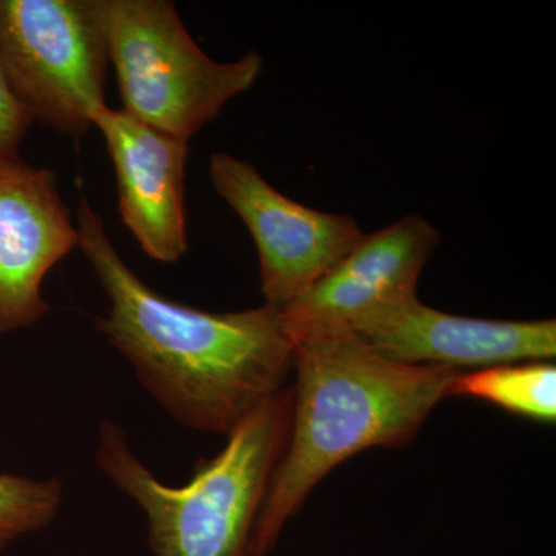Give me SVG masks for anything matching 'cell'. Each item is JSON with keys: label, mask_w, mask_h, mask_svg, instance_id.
<instances>
[{"label": "cell", "mask_w": 556, "mask_h": 556, "mask_svg": "<svg viewBox=\"0 0 556 556\" xmlns=\"http://www.w3.org/2000/svg\"><path fill=\"white\" fill-rule=\"evenodd\" d=\"M78 249L109 299L94 327L126 358L150 396L179 426L228 434L285 390L294 343L280 311L263 305L207 313L148 287L121 258L104 223L80 199Z\"/></svg>", "instance_id": "obj_1"}, {"label": "cell", "mask_w": 556, "mask_h": 556, "mask_svg": "<svg viewBox=\"0 0 556 556\" xmlns=\"http://www.w3.org/2000/svg\"><path fill=\"white\" fill-rule=\"evenodd\" d=\"M295 386L287 448L270 481L251 556H266L314 486L351 456L415 441L463 371L408 365L378 353L350 328L292 338Z\"/></svg>", "instance_id": "obj_2"}, {"label": "cell", "mask_w": 556, "mask_h": 556, "mask_svg": "<svg viewBox=\"0 0 556 556\" xmlns=\"http://www.w3.org/2000/svg\"><path fill=\"white\" fill-rule=\"evenodd\" d=\"M292 388L255 408L188 484L161 482L135 455L126 431L105 420L94 459L148 518L155 556H251L252 536L291 428Z\"/></svg>", "instance_id": "obj_3"}, {"label": "cell", "mask_w": 556, "mask_h": 556, "mask_svg": "<svg viewBox=\"0 0 556 556\" xmlns=\"http://www.w3.org/2000/svg\"><path fill=\"white\" fill-rule=\"evenodd\" d=\"M101 10L124 112L172 137L190 141L262 75L254 51L207 56L169 0H101Z\"/></svg>", "instance_id": "obj_4"}, {"label": "cell", "mask_w": 556, "mask_h": 556, "mask_svg": "<svg viewBox=\"0 0 556 556\" xmlns=\"http://www.w3.org/2000/svg\"><path fill=\"white\" fill-rule=\"evenodd\" d=\"M0 62L31 123L83 137L108 108L101 0H0Z\"/></svg>", "instance_id": "obj_5"}, {"label": "cell", "mask_w": 556, "mask_h": 556, "mask_svg": "<svg viewBox=\"0 0 556 556\" xmlns=\"http://www.w3.org/2000/svg\"><path fill=\"white\" fill-rule=\"evenodd\" d=\"M208 175L215 192L255 241L265 305L283 311L350 254L365 237L351 215L328 214L278 192L252 164L214 153Z\"/></svg>", "instance_id": "obj_6"}, {"label": "cell", "mask_w": 556, "mask_h": 556, "mask_svg": "<svg viewBox=\"0 0 556 556\" xmlns=\"http://www.w3.org/2000/svg\"><path fill=\"white\" fill-rule=\"evenodd\" d=\"M78 243L54 172L0 163V334L35 327L50 313L43 281Z\"/></svg>", "instance_id": "obj_7"}, {"label": "cell", "mask_w": 556, "mask_h": 556, "mask_svg": "<svg viewBox=\"0 0 556 556\" xmlns=\"http://www.w3.org/2000/svg\"><path fill=\"white\" fill-rule=\"evenodd\" d=\"M439 240V230L419 215L365 233L334 268L280 311L289 338L306 329H354L415 298L417 280Z\"/></svg>", "instance_id": "obj_8"}, {"label": "cell", "mask_w": 556, "mask_h": 556, "mask_svg": "<svg viewBox=\"0 0 556 556\" xmlns=\"http://www.w3.org/2000/svg\"><path fill=\"white\" fill-rule=\"evenodd\" d=\"M116 175L118 211L148 257L177 263L188 252L186 161L189 141L104 108L94 116Z\"/></svg>", "instance_id": "obj_9"}, {"label": "cell", "mask_w": 556, "mask_h": 556, "mask_svg": "<svg viewBox=\"0 0 556 556\" xmlns=\"http://www.w3.org/2000/svg\"><path fill=\"white\" fill-rule=\"evenodd\" d=\"M378 353L408 365L489 368L556 356L552 320H485L442 313L409 298L353 329Z\"/></svg>", "instance_id": "obj_10"}, {"label": "cell", "mask_w": 556, "mask_h": 556, "mask_svg": "<svg viewBox=\"0 0 556 556\" xmlns=\"http://www.w3.org/2000/svg\"><path fill=\"white\" fill-rule=\"evenodd\" d=\"M481 399L541 422L556 419V368L547 362H517L460 372L450 397Z\"/></svg>", "instance_id": "obj_11"}, {"label": "cell", "mask_w": 556, "mask_h": 556, "mask_svg": "<svg viewBox=\"0 0 556 556\" xmlns=\"http://www.w3.org/2000/svg\"><path fill=\"white\" fill-rule=\"evenodd\" d=\"M61 504L58 479L0 473V554L21 536L53 522Z\"/></svg>", "instance_id": "obj_12"}, {"label": "cell", "mask_w": 556, "mask_h": 556, "mask_svg": "<svg viewBox=\"0 0 556 556\" xmlns=\"http://www.w3.org/2000/svg\"><path fill=\"white\" fill-rule=\"evenodd\" d=\"M31 124L30 116L14 97L0 62V163L22 160L21 146Z\"/></svg>", "instance_id": "obj_13"}]
</instances>
